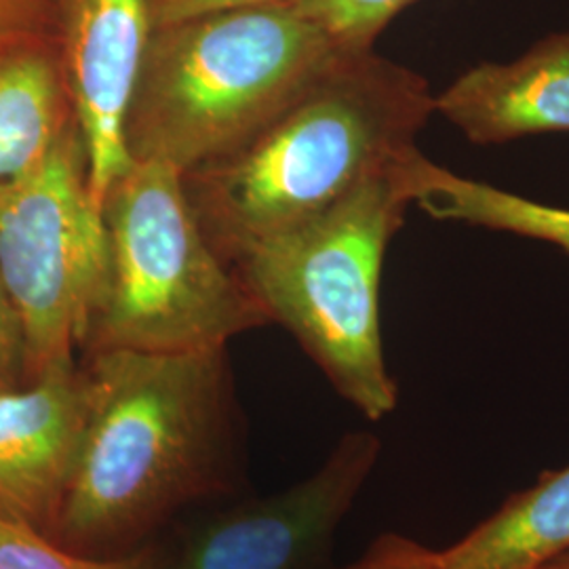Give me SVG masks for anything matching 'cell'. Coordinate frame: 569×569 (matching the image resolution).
<instances>
[{"instance_id":"1","label":"cell","mask_w":569,"mask_h":569,"mask_svg":"<svg viewBox=\"0 0 569 569\" xmlns=\"http://www.w3.org/2000/svg\"><path fill=\"white\" fill-rule=\"evenodd\" d=\"M87 413L51 540L119 559L159 542L183 510L232 493L239 465L226 348L93 350Z\"/></svg>"},{"instance_id":"2","label":"cell","mask_w":569,"mask_h":569,"mask_svg":"<svg viewBox=\"0 0 569 569\" xmlns=\"http://www.w3.org/2000/svg\"><path fill=\"white\" fill-rule=\"evenodd\" d=\"M435 114L413 70L340 47L268 121L222 157L182 173L192 213L232 266L247 249L302 224L403 163Z\"/></svg>"},{"instance_id":"3","label":"cell","mask_w":569,"mask_h":569,"mask_svg":"<svg viewBox=\"0 0 569 569\" xmlns=\"http://www.w3.org/2000/svg\"><path fill=\"white\" fill-rule=\"evenodd\" d=\"M340 44L287 2L152 28L122 119L129 163L186 173L243 142Z\"/></svg>"},{"instance_id":"4","label":"cell","mask_w":569,"mask_h":569,"mask_svg":"<svg viewBox=\"0 0 569 569\" xmlns=\"http://www.w3.org/2000/svg\"><path fill=\"white\" fill-rule=\"evenodd\" d=\"M422 159L416 150L232 262L268 321L283 326L338 395L373 422L399 399L385 357L380 281L388 243L416 203Z\"/></svg>"},{"instance_id":"5","label":"cell","mask_w":569,"mask_h":569,"mask_svg":"<svg viewBox=\"0 0 569 569\" xmlns=\"http://www.w3.org/2000/svg\"><path fill=\"white\" fill-rule=\"evenodd\" d=\"M110 277L82 352L226 348L268 317L213 251L171 164L129 167L103 199Z\"/></svg>"},{"instance_id":"6","label":"cell","mask_w":569,"mask_h":569,"mask_svg":"<svg viewBox=\"0 0 569 569\" xmlns=\"http://www.w3.org/2000/svg\"><path fill=\"white\" fill-rule=\"evenodd\" d=\"M0 277L20 315L28 385L74 366L110 277L79 122L28 182L0 199Z\"/></svg>"},{"instance_id":"7","label":"cell","mask_w":569,"mask_h":569,"mask_svg":"<svg viewBox=\"0 0 569 569\" xmlns=\"http://www.w3.org/2000/svg\"><path fill=\"white\" fill-rule=\"evenodd\" d=\"M380 449L376 435L348 432L305 481L216 510L188 529L171 569L323 568Z\"/></svg>"},{"instance_id":"8","label":"cell","mask_w":569,"mask_h":569,"mask_svg":"<svg viewBox=\"0 0 569 569\" xmlns=\"http://www.w3.org/2000/svg\"><path fill=\"white\" fill-rule=\"evenodd\" d=\"M49 16L84 138L89 188L102 209L129 167L122 119L152 32L150 0H49Z\"/></svg>"},{"instance_id":"9","label":"cell","mask_w":569,"mask_h":569,"mask_svg":"<svg viewBox=\"0 0 569 569\" xmlns=\"http://www.w3.org/2000/svg\"><path fill=\"white\" fill-rule=\"evenodd\" d=\"M87 388L79 361L0 392V515L51 536L81 441Z\"/></svg>"},{"instance_id":"10","label":"cell","mask_w":569,"mask_h":569,"mask_svg":"<svg viewBox=\"0 0 569 569\" xmlns=\"http://www.w3.org/2000/svg\"><path fill=\"white\" fill-rule=\"evenodd\" d=\"M435 112L477 146L569 133V30L510 61H483L435 96Z\"/></svg>"},{"instance_id":"11","label":"cell","mask_w":569,"mask_h":569,"mask_svg":"<svg viewBox=\"0 0 569 569\" xmlns=\"http://www.w3.org/2000/svg\"><path fill=\"white\" fill-rule=\"evenodd\" d=\"M79 122L51 34L0 49V199L28 182Z\"/></svg>"},{"instance_id":"12","label":"cell","mask_w":569,"mask_h":569,"mask_svg":"<svg viewBox=\"0 0 569 569\" xmlns=\"http://www.w3.org/2000/svg\"><path fill=\"white\" fill-rule=\"evenodd\" d=\"M569 552V467L517 491L449 549L427 550V569H540Z\"/></svg>"},{"instance_id":"13","label":"cell","mask_w":569,"mask_h":569,"mask_svg":"<svg viewBox=\"0 0 569 569\" xmlns=\"http://www.w3.org/2000/svg\"><path fill=\"white\" fill-rule=\"evenodd\" d=\"M416 204L435 220L510 232L557 244L569 253V209L458 176L428 157L418 171Z\"/></svg>"},{"instance_id":"14","label":"cell","mask_w":569,"mask_h":569,"mask_svg":"<svg viewBox=\"0 0 569 569\" xmlns=\"http://www.w3.org/2000/svg\"><path fill=\"white\" fill-rule=\"evenodd\" d=\"M173 552L152 542L119 559H96L61 549L41 531L0 515V569H171Z\"/></svg>"},{"instance_id":"15","label":"cell","mask_w":569,"mask_h":569,"mask_svg":"<svg viewBox=\"0 0 569 569\" xmlns=\"http://www.w3.org/2000/svg\"><path fill=\"white\" fill-rule=\"evenodd\" d=\"M413 0H291L308 20L321 26L336 44L367 49Z\"/></svg>"},{"instance_id":"16","label":"cell","mask_w":569,"mask_h":569,"mask_svg":"<svg viewBox=\"0 0 569 569\" xmlns=\"http://www.w3.org/2000/svg\"><path fill=\"white\" fill-rule=\"evenodd\" d=\"M26 387L30 385L20 315L0 277V392Z\"/></svg>"},{"instance_id":"17","label":"cell","mask_w":569,"mask_h":569,"mask_svg":"<svg viewBox=\"0 0 569 569\" xmlns=\"http://www.w3.org/2000/svg\"><path fill=\"white\" fill-rule=\"evenodd\" d=\"M34 34H51L49 0H0V49Z\"/></svg>"},{"instance_id":"18","label":"cell","mask_w":569,"mask_h":569,"mask_svg":"<svg viewBox=\"0 0 569 569\" xmlns=\"http://www.w3.org/2000/svg\"><path fill=\"white\" fill-rule=\"evenodd\" d=\"M427 547L397 536H380L366 555L346 569H427Z\"/></svg>"},{"instance_id":"19","label":"cell","mask_w":569,"mask_h":569,"mask_svg":"<svg viewBox=\"0 0 569 569\" xmlns=\"http://www.w3.org/2000/svg\"><path fill=\"white\" fill-rule=\"evenodd\" d=\"M277 2H291V0H150V21H152V28H161V26L199 18L213 11L277 4Z\"/></svg>"},{"instance_id":"20","label":"cell","mask_w":569,"mask_h":569,"mask_svg":"<svg viewBox=\"0 0 569 569\" xmlns=\"http://www.w3.org/2000/svg\"><path fill=\"white\" fill-rule=\"evenodd\" d=\"M540 569H569V552L563 555V557H559V559H555V561H550L545 568Z\"/></svg>"}]
</instances>
